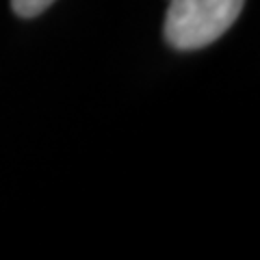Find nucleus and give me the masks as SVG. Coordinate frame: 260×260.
<instances>
[{
    "instance_id": "1",
    "label": "nucleus",
    "mask_w": 260,
    "mask_h": 260,
    "mask_svg": "<svg viewBox=\"0 0 260 260\" xmlns=\"http://www.w3.org/2000/svg\"><path fill=\"white\" fill-rule=\"evenodd\" d=\"M245 0H169L165 39L176 50H200L215 44L243 11Z\"/></svg>"
},
{
    "instance_id": "2",
    "label": "nucleus",
    "mask_w": 260,
    "mask_h": 260,
    "mask_svg": "<svg viewBox=\"0 0 260 260\" xmlns=\"http://www.w3.org/2000/svg\"><path fill=\"white\" fill-rule=\"evenodd\" d=\"M54 0H11L13 11L20 18H35V15L44 13Z\"/></svg>"
}]
</instances>
